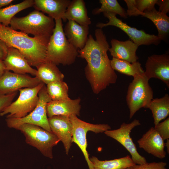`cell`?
Masks as SVG:
<instances>
[{
    "label": "cell",
    "mask_w": 169,
    "mask_h": 169,
    "mask_svg": "<svg viewBox=\"0 0 169 169\" xmlns=\"http://www.w3.org/2000/svg\"><path fill=\"white\" fill-rule=\"evenodd\" d=\"M95 35V39L88 36L84 47L78 50V56L86 61V75L94 92L98 94L115 83L118 77L111 65L107 53L110 46L102 28L96 29Z\"/></svg>",
    "instance_id": "cell-1"
},
{
    "label": "cell",
    "mask_w": 169,
    "mask_h": 169,
    "mask_svg": "<svg viewBox=\"0 0 169 169\" xmlns=\"http://www.w3.org/2000/svg\"><path fill=\"white\" fill-rule=\"evenodd\" d=\"M50 37H32L9 26L0 24V39L8 47H13L22 54L31 66L37 67L46 61Z\"/></svg>",
    "instance_id": "cell-2"
},
{
    "label": "cell",
    "mask_w": 169,
    "mask_h": 169,
    "mask_svg": "<svg viewBox=\"0 0 169 169\" xmlns=\"http://www.w3.org/2000/svg\"><path fill=\"white\" fill-rule=\"evenodd\" d=\"M55 26L48 44L46 61L56 65H69L78 56V50L68 41L64 32L61 19L54 20Z\"/></svg>",
    "instance_id": "cell-3"
},
{
    "label": "cell",
    "mask_w": 169,
    "mask_h": 169,
    "mask_svg": "<svg viewBox=\"0 0 169 169\" xmlns=\"http://www.w3.org/2000/svg\"><path fill=\"white\" fill-rule=\"evenodd\" d=\"M54 19L37 10L22 17H13L10 23L13 30H19L38 37H50L55 26Z\"/></svg>",
    "instance_id": "cell-4"
},
{
    "label": "cell",
    "mask_w": 169,
    "mask_h": 169,
    "mask_svg": "<svg viewBox=\"0 0 169 169\" xmlns=\"http://www.w3.org/2000/svg\"><path fill=\"white\" fill-rule=\"evenodd\" d=\"M15 129L23 134L27 144L36 148L45 157L53 158V148L60 141L52 132L28 124L21 125Z\"/></svg>",
    "instance_id": "cell-5"
},
{
    "label": "cell",
    "mask_w": 169,
    "mask_h": 169,
    "mask_svg": "<svg viewBox=\"0 0 169 169\" xmlns=\"http://www.w3.org/2000/svg\"><path fill=\"white\" fill-rule=\"evenodd\" d=\"M149 80L143 73L133 77L130 83L126 96L130 119L141 108H148L153 99V91Z\"/></svg>",
    "instance_id": "cell-6"
},
{
    "label": "cell",
    "mask_w": 169,
    "mask_h": 169,
    "mask_svg": "<svg viewBox=\"0 0 169 169\" xmlns=\"http://www.w3.org/2000/svg\"><path fill=\"white\" fill-rule=\"evenodd\" d=\"M44 84L42 82L36 87L20 89L19 96L15 101L0 112V115L8 114L6 118H20L27 115L37 105L38 101V93Z\"/></svg>",
    "instance_id": "cell-7"
},
{
    "label": "cell",
    "mask_w": 169,
    "mask_h": 169,
    "mask_svg": "<svg viewBox=\"0 0 169 169\" xmlns=\"http://www.w3.org/2000/svg\"><path fill=\"white\" fill-rule=\"evenodd\" d=\"M39 101L34 109L25 116L20 118H6V121L8 127L16 129L24 124H33L39 126L50 132V128L47 112V105L51 101L48 95L45 84L39 91Z\"/></svg>",
    "instance_id": "cell-8"
},
{
    "label": "cell",
    "mask_w": 169,
    "mask_h": 169,
    "mask_svg": "<svg viewBox=\"0 0 169 169\" xmlns=\"http://www.w3.org/2000/svg\"><path fill=\"white\" fill-rule=\"evenodd\" d=\"M72 125V142L76 143L83 153L89 169H94L87 150V143L86 134L88 131L96 133H103L110 130L111 127L107 124H94L84 121L74 115L69 116Z\"/></svg>",
    "instance_id": "cell-9"
},
{
    "label": "cell",
    "mask_w": 169,
    "mask_h": 169,
    "mask_svg": "<svg viewBox=\"0 0 169 169\" xmlns=\"http://www.w3.org/2000/svg\"><path fill=\"white\" fill-rule=\"evenodd\" d=\"M103 13L104 17L108 19L109 21L105 23L100 22L97 23L96 27L98 28H102L108 26L118 28L124 32L131 40L139 46L152 44L157 45L160 43L161 40L157 36L147 33L143 30H139L128 25L117 18L116 14L110 12Z\"/></svg>",
    "instance_id": "cell-10"
},
{
    "label": "cell",
    "mask_w": 169,
    "mask_h": 169,
    "mask_svg": "<svg viewBox=\"0 0 169 169\" xmlns=\"http://www.w3.org/2000/svg\"><path fill=\"white\" fill-rule=\"evenodd\" d=\"M140 125L139 120L135 119L129 123H123L118 129L108 130L104 132L106 135L118 142L128 151L132 160L136 165L147 162L145 158L138 152L136 145L130 136L131 131L135 127Z\"/></svg>",
    "instance_id": "cell-11"
},
{
    "label": "cell",
    "mask_w": 169,
    "mask_h": 169,
    "mask_svg": "<svg viewBox=\"0 0 169 169\" xmlns=\"http://www.w3.org/2000/svg\"><path fill=\"white\" fill-rule=\"evenodd\" d=\"M42 82L37 76L12 73L6 70L0 78V95L17 92L23 88H33Z\"/></svg>",
    "instance_id": "cell-12"
},
{
    "label": "cell",
    "mask_w": 169,
    "mask_h": 169,
    "mask_svg": "<svg viewBox=\"0 0 169 169\" xmlns=\"http://www.w3.org/2000/svg\"><path fill=\"white\" fill-rule=\"evenodd\" d=\"M144 74L149 80L152 78L162 81L169 87V55L168 53L153 54L148 57Z\"/></svg>",
    "instance_id": "cell-13"
},
{
    "label": "cell",
    "mask_w": 169,
    "mask_h": 169,
    "mask_svg": "<svg viewBox=\"0 0 169 169\" xmlns=\"http://www.w3.org/2000/svg\"><path fill=\"white\" fill-rule=\"evenodd\" d=\"M48 120L52 132L63 142L66 154H68L72 143L73 127L69 116H54L48 118Z\"/></svg>",
    "instance_id": "cell-14"
},
{
    "label": "cell",
    "mask_w": 169,
    "mask_h": 169,
    "mask_svg": "<svg viewBox=\"0 0 169 169\" xmlns=\"http://www.w3.org/2000/svg\"><path fill=\"white\" fill-rule=\"evenodd\" d=\"M153 127H151L137 142L139 148L147 153L160 159L165 157V143Z\"/></svg>",
    "instance_id": "cell-15"
},
{
    "label": "cell",
    "mask_w": 169,
    "mask_h": 169,
    "mask_svg": "<svg viewBox=\"0 0 169 169\" xmlns=\"http://www.w3.org/2000/svg\"><path fill=\"white\" fill-rule=\"evenodd\" d=\"M3 62L7 70H12L16 74H29L36 76L37 70L32 68L22 54L14 48L8 47L7 54Z\"/></svg>",
    "instance_id": "cell-16"
},
{
    "label": "cell",
    "mask_w": 169,
    "mask_h": 169,
    "mask_svg": "<svg viewBox=\"0 0 169 169\" xmlns=\"http://www.w3.org/2000/svg\"><path fill=\"white\" fill-rule=\"evenodd\" d=\"M80 102L79 98L73 100L69 98L59 101H51L47 105V116L50 118L59 115L79 116Z\"/></svg>",
    "instance_id": "cell-17"
},
{
    "label": "cell",
    "mask_w": 169,
    "mask_h": 169,
    "mask_svg": "<svg viewBox=\"0 0 169 169\" xmlns=\"http://www.w3.org/2000/svg\"><path fill=\"white\" fill-rule=\"evenodd\" d=\"M111 47L109 50L113 58L127 61L131 63L136 62L138 58L136 52L139 46L132 41H120L113 39Z\"/></svg>",
    "instance_id": "cell-18"
},
{
    "label": "cell",
    "mask_w": 169,
    "mask_h": 169,
    "mask_svg": "<svg viewBox=\"0 0 169 169\" xmlns=\"http://www.w3.org/2000/svg\"><path fill=\"white\" fill-rule=\"evenodd\" d=\"M69 42L78 50L84 47L89 33V26L81 25L75 21L69 20L63 29Z\"/></svg>",
    "instance_id": "cell-19"
},
{
    "label": "cell",
    "mask_w": 169,
    "mask_h": 169,
    "mask_svg": "<svg viewBox=\"0 0 169 169\" xmlns=\"http://www.w3.org/2000/svg\"><path fill=\"white\" fill-rule=\"evenodd\" d=\"M34 8L38 11L47 13L55 20L63 18L70 0H34Z\"/></svg>",
    "instance_id": "cell-20"
},
{
    "label": "cell",
    "mask_w": 169,
    "mask_h": 169,
    "mask_svg": "<svg viewBox=\"0 0 169 169\" xmlns=\"http://www.w3.org/2000/svg\"><path fill=\"white\" fill-rule=\"evenodd\" d=\"M75 21L82 26H88L91 24L88 17L85 3L83 0H71L62 20Z\"/></svg>",
    "instance_id": "cell-21"
},
{
    "label": "cell",
    "mask_w": 169,
    "mask_h": 169,
    "mask_svg": "<svg viewBox=\"0 0 169 169\" xmlns=\"http://www.w3.org/2000/svg\"><path fill=\"white\" fill-rule=\"evenodd\" d=\"M142 16L151 20L156 26L158 31L157 36L161 40L166 41L169 34V17L155 8L152 10H145Z\"/></svg>",
    "instance_id": "cell-22"
},
{
    "label": "cell",
    "mask_w": 169,
    "mask_h": 169,
    "mask_svg": "<svg viewBox=\"0 0 169 169\" xmlns=\"http://www.w3.org/2000/svg\"><path fill=\"white\" fill-rule=\"evenodd\" d=\"M57 66L48 61L42 63L37 67L36 76L47 84L54 81H63L64 76Z\"/></svg>",
    "instance_id": "cell-23"
},
{
    "label": "cell",
    "mask_w": 169,
    "mask_h": 169,
    "mask_svg": "<svg viewBox=\"0 0 169 169\" xmlns=\"http://www.w3.org/2000/svg\"><path fill=\"white\" fill-rule=\"evenodd\" d=\"M89 159L94 169H126L136 165L129 155L110 160L101 161L95 156Z\"/></svg>",
    "instance_id": "cell-24"
},
{
    "label": "cell",
    "mask_w": 169,
    "mask_h": 169,
    "mask_svg": "<svg viewBox=\"0 0 169 169\" xmlns=\"http://www.w3.org/2000/svg\"><path fill=\"white\" fill-rule=\"evenodd\" d=\"M151 111L155 125L169 115V96L166 94L162 97L153 99L148 107Z\"/></svg>",
    "instance_id": "cell-25"
},
{
    "label": "cell",
    "mask_w": 169,
    "mask_h": 169,
    "mask_svg": "<svg viewBox=\"0 0 169 169\" xmlns=\"http://www.w3.org/2000/svg\"><path fill=\"white\" fill-rule=\"evenodd\" d=\"M110 64L114 70L133 77L143 74L145 72L141 64L138 61L131 63L126 60L113 58L110 60Z\"/></svg>",
    "instance_id": "cell-26"
},
{
    "label": "cell",
    "mask_w": 169,
    "mask_h": 169,
    "mask_svg": "<svg viewBox=\"0 0 169 169\" xmlns=\"http://www.w3.org/2000/svg\"><path fill=\"white\" fill-rule=\"evenodd\" d=\"M34 0H25L14 5L0 9V24L8 26L14 15L24 9L33 6Z\"/></svg>",
    "instance_id": "cell-27"
},
{
    "label": "cell",
    "mask_w": 169,
    "mask_h": 169,
    "mask_svg": "<svg viewBox=\"0 0 169 169\" xmlns=\"http://www.w3.org/2000/svg\"><path fill=\"white\" fill-rule=\"evenodd\" d=\"M47 85L46 91L51 101H59L69 98L68 86L63 81H54Z\"/></svg>",
    "instance_id": "cell-28"
},
{
    "label": "cell",
    "mask_w": 169,
    "mask_h": 169,
    "mask_svg": "<svg viewBox=\"0 0 169 169\" xmlns=\"http://www.w3.org/2000/svg\"><path fill=\"white\" fill-rule=\"evenodd\" d=\"M101 4L100 8L94 9L92 13L94 15H97L101 13L110 12L119 14L124 18H127L126 12L120 5L116 0H100Z\"/></svg>",
    "instance_id": "cell-29"
},
{
    "label": "cell",
    "mask_w": 169,
    "mask_h": 169,
    "mask_svg": "<svg viewBox=\"0 0 169 169\" xmlns=\"http://www.w3.org/2000/svg\"><path fill=\"white\" fill-rule=\"evenodd\" d=\"M164 141L169 138V118L163 122H159L154 127Z\"/></svg>",
    "instance_id": "cell-30"
},
{
    "label": "cell",
    "mask_w": 169,
    "mask_h": 169,
    "mask_svg": "<svg viewBox=\"0 0 169 169\" xmlns=\"http://www.w3.org/2000/svg\"><path fill=\"white\" fill-rule=\"evenodd\" d=\"M157 1V0H136L137 9L141 13L145 10L151 11L155 9Z\"/></svg>",
    "instance_id": "cell-31"
},
{
    "label": "cell",
    "mask_w": 169,
    "mask_h": 169,
    "mask_svg": "<svg viewBox=\"0 0 169 169\" xmlns=\"http://www.w3.org/2000/svg\"><path fill=\"white\" fill-rule=\"evenodd\" d=\"M167 163L163 161L152 162L141 164L136 165L132 167V169H168L166 166Z\"/></svg>",
    "instance_id": "cell-32"
},
{
    "label": "cell",
    "mask_w": 169,
    "mask_h": 169,
    "mask_svg": "<svg viewBox=\"0 0 169 169\" xmlns=\"http://www.w3.org/2000/svg\"><path fill=\"white\" fill-rule=\"evenodd\" d=\"M126 3L127 9L126 12L127 16H138L140 15L142 16L143 13L140 12L137 9L136 6V0H124Z\"/></svg>",
    "instance_id": "cell-33"
},
{
    "label": "cell",
    "mask_w": 169,
    "mask_h": 169,
    "mask_svg": "<svg viewBox=\"0 0 169 169\" xmlns=\"http://www.w3.org/2000/svg\"><path fill=\"white\" fill-rule=\"evenodd\" d=\"M17 94V92L6 95H0V112L12 102Z\"/></svg>",
    "instance_id": "cell-34"
},
{
    "label": "cell",
    "mask_w": 169,
    "mask_h": 169,
    "mask_svg": "<svg viewBox=\"0 0 169 169\" xmlns=\"http://www.w3.org/2000/svg\"><path fill=\"white\" fill-rule=\"evenodd\" d=\"M156 4L159 6V11L166 14L169 13V0H157Z\"/></svg>",
    "instance_id": "cell-35"
},
{
    "label": "cell",
    "mask_w": 169,
    "mask_h": 169,
    "mask_svg": "<svg viewBox=\"0 0 169 169\" xmlns=\"http://www.w3.org/2000/svg\"><path fill=\"white\" fill-rule=\"evenodd\" d=\"M8 52V47L5 43L0 39V59L3 60L6 57Z\"/></svg>",
    "instance_id": "cell-36"
},
{
    "label": "cell",
    "mask_w": 169,
    "mask_h": 169,
    "mask_svg": "<svg viewBox=\"0 0 169 169\" xmlns=\"http://www.w3.org/2000/svg\"><path fill=\"white\" fill-rule=\"evenodd\" d=\"M6 70L3 61L0 59V78Z\"/></svg>",
    "instance_id": "cell-37"
},
{
    "label": "cell",
    "mask_w": 169,
    "mask_h": 169,
    "mask_svg": "<svg viewBox=\"0 0 169 169\" xmlns=\"http://www.w3.org/2000/svg\"><path fill=\"white\" fill-rule=\"evenodd\" d=\"M13 1V0H0V9L3 6L9 5Z\"/></svg>",
    "instance_id": "cell-38"
},
{
    "label": "cell",
    "mask_w": 169,
    "mask_h": 169,
    "mask_svg": "<svg viewBox=\"0 0 169 169\" xmlns=\"http://www.w3.org/2000/svg\"><path fill=\"white\" fill-rule=\"evenodd\" d=\"M165 146L166 147L167 153H169V139L166 140V142L165 143Z\"/></svg>",
    "instance_id": "cell-39"
},
{
    "label": "cell",
    "mask_w": 169,
    "mask_h": 169,
    "mask_svg": "<svg viewBox=\"0 0 169 169\" xmlns=\"http://www.w3.org/2000/svg\"><path fill=\"white\" fill-rule=\"evenodd\" d=\"M132 167H128L126 169H132Z\"/></svg>",
    "instance_id": "cell-40"
}]
</instances>
